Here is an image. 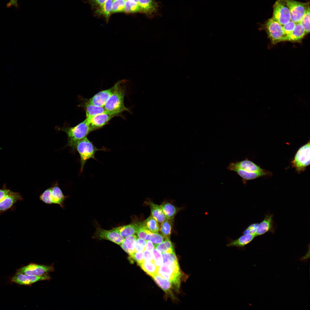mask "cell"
<instances>
[{
  "label": "cell",
  "instance_id": "f1b7e54d",
  "mask_svg": "<svg viewBox=\"0 0 310 310\" xmlns=\"http://www.w3.org/2000/svg\"><path fill=\"white\" fill-rule=\"evenodd\" d=\"M138 264L143 270L152 277L157 274L158 268L154 262L144 261Z\"/></svg>",
  "mask_w": 310,
  "mask_h": 310
},
{
  "label": "cell",
  "instance_id": "8992f818",
  "mask_svg": "<svg viewBox=\"0 0 310 310\" xmlns=\"http://www.w3.org/2000/svg\"><path fill=\"white\" fill-rule=\"evenodd\" d=\"M264 28L272 44L285 41L286 36L282 26L278 22L271 18L265 22Z\"/></svg>",
  "mask_w": 310,
  "mask_h": 310
},
{
  "label": "cell",
  "instance_id": "f35d334b",
  "mask_svg": "<svg viewBox=\"0 0 310 310\" xmlns=\"http://www.w3.org/2000/svg\"><path fill=\"white\" fill-rule=\"evenodd\" d=\"M129 255V259L131 262L135 261L138 264L144 261L143 251H135Z\"/></svg>",
  "mask_w": 310,
  "mask_h": 310
},
{
  "label": "cell",
  "instance_id": "681fc988",
  "mask_svg": "<svg viewBox=\"0 0 310 310\" xmlns=\"http://www.w3.org/2000/svg\"><path fill=\"white\" fill-rule=\"evenodd\" d=\"M107 0H93V3L99 7L102 6Z\"/></svg>",
  "mask_w": 310,
  "mask_h": 310
},
{
  "label": "cell",
  "instance_id": "cb8c5ba5",
  "mask_svg": "<svg viewBox=\"0 0 310 310\" xmlns=\"http://www.w3.org/2000/svg\"><path fill=\"white\" fill-rule=\"evenodd\" d=\"M149 204L151 209L152 216L159 224H161L166 219L160 206L150 202Z\"/></svg>",
  "mask_w": 310,
  "mask_h": 310
},
{
  "label": "cell",
  "instance_id": "ee69618b",
  "mask_svg": "<svg viewBox=\"0 0 310 310\" xmlns=\"http://www.w3.org/2000/svg\"><path fill=\"white\" fill-rule=\"evenodd\" d=\"M259 223H253L249 225L243 232V234L251 233L255 234Z\"/></svg>",
  "mask_w": 310,
  "mask_h": 310
},
{
  "label": "cell",
  "instance_id": "7c38bea8",
  "mask_svg": "<svg viewBox=\"0 0 310 310\" xmlns=\"http://www.w3.org/2000/svg\"><path fill=\"white\" fill-rule=\"evenodd\" d=\"M51 277L48 274L41 276H36L16 273L12 277V282L23 285H30L36 282L50 279Z\"/></svg>",
  "mask_w": 310,
  "mask_h": 310
},
{
  "label": "cell",
  "instance_id": "484cf974",
  "mask_svg": "<svg viewBox=\"0 0 310 310\" xmlns=\"http://www.w3.org/2000/svg\"><path fill=\"white\" fill-rule=\"evenodd\" d=\"M152 278L156 283L164 291L167 292H170L173 286L170 281L162 277L158 274Z\"/></svg>",
  "mask_w": 310,
  "mask_h": 310
},
{
  "label": "cell",
  "instance_id": "7dc6e473",
  "mask_svg": "<svg viewBox=\"0 0 310 310\" xmlns=\"http://www.w3.org/2000/svg\"><path fill=\"white\" fill-rule=\"evenodd\" d=\"M146 247L145 250L152 252L154 247V244L151 241L148 240H146Z\"/></svg>",
  "mask_w": 310,
  "mask_h": 310
},
{
  "label": "cell",
  "instance_id": "f5cc1de1",
  "mask_svg": "<svg viewBox=\"0 0 310 310\" xmlns=\"http://www.w3.org/2000/svg\"><path fill=\"white\" fill-rule=\"evenodd\" d=\"M125 0L126 1V0Z\"/></svg>",
  "mask_w": 310,
  "mask_h": 310
},
{
  "label": "cell",
  "instance_id": "f907efd6",
  "mask_svg": "<svg viewBox=\"0 0 310 310\" xmlns=\"http://www.w3.org/2000/svg\"><path fill=\"white\" fill-rule=\"evenodd\" d=\"M135 2H136L139 5V0H133Z\"/></svg>",
  "mask_w": 310,
  "mask_h": 310
},
{
  "label": "cell",
  "instance_id": "f546056e",
  "mask_svg": "<svg viewBox=\"0 0 310 310\" xmlns=\"http://www.w3.org/2000/svg\"><path fill=\"white\" fill-rule=\"evenodd\" d=\"M173 219H166L160 224V230L161 234L166 238H170Z\"/></svg>",
  "mask_w": 310,
  "mask_h": 310
},
{
  "label": "cell",
  "instance_id": "3957f363",
  "mask_svg": "<svg viewBox=\"0 0 310 310\" xmlns=\"http://www.w3.org/2000/svg\"><path fill=\"white\" fill-rule=\"evenodd\" d=\"M75 149L78 152L80 156L81 172L87 161L92 158L96 160L95 155L98 150H104V149H99L96 148L86 137L78 141L77 143Z\"/></svg>",
  "mask_w": 310,
  "mask_h": 310
},
{
  "label": "cell",
  "instance_id": "ab89813d",
  "mask_svg": "<svg viewBox=\"0 0 310 310\" xmlns=\"http://www.w3.org/2000/svg\"><path fill=\"white\" fill-rule=\"evenodd\" d=\"M52 191V187L45 190L40 196V200L44 203L49 204H52L51 194Z\"/></svg>",
  "mask_w": 310,
  "mask_h": 310
},
{
  "label": "cell",
  "instance_id": "c3c4849f",
  "mask_svg": "<svg viewBox=\"0 0 310 310\" xmlns=\"http://www.w3.org/2000/svg\"><path fill=\"white\" fill-rule=\"evenodd\" d=\"M12 6L18 7V0H10L6 5V7L7 8L10 7Z\"/></svg>",
  "mask_w": 310,
  "mask_h": 310
},
{
  "label": "cell",
  "instance_id": "836d02e7",
  "mask_svg": "<svg viewBox=\"0 0 310 310\" xmlns=\"http://www.w3.org/2000/svg\"><path fill=\"white\" fill-rule=\"evenodd\" d=\"M142 11L139 5L133 0H126L124 11L127 13L135 12Z\"/></svg>",
  "mask_w": 310,
  "mask_h": 310
},
{
  "label": "cell",
  "instance_id": "52a82bcc",
  "mask_svg": "<svg viewBox=\"0 0 310 310\" xmlns=\"http://www.w3.org/2000/svg\"><path fill=\"white\" fill-rule=\"evenodd\" d=\"M290 13V20L295 24L299 23L309 7V2L303 3L294 0H283Z\"/></svg>",
  "mask_w": 310,
  "mask_h": 310
},
{
  "label": "cell",
  "instance_id": "44dd1931",
  "mask_svg": "<svg viewBox=\"0 0 310 310\" xmlns=\"http://www.w3.org/2000/svg\"><path fill=\"white\" fill-rule=\"evenodd\" d=\"M305 34L304 29L300 23H296L293 30L286 37L285 41L299 42L303 38Z\"/></svg>",
  "mask_w": 310,
  "mask_h": 310
},
{
  "label": "cell",
  "instance_id": "e0dca14e",
  "mask_svg": "<svg viewBox=\"0 0 310 310\" xmlns=\"http://www.w3.org/2000/svg\"><path fill=\"white\" fill-rule=\"evenodd\" d=\"M255 237V234L248 233L243 234L236 239H228L226 246L228 247H235L239 249H243L245 246L250 243Z\"/></svg>",
  "mask_w": 310,
  "mask_h": 310
},
{
  "label": "cell",
  "instance_id": "7bdbcfd3",
  "mask_svg": "<svg viewBox=\"0 0 310 310\" xmlns=\"http://www.w3.org/2000/svg\"><path fill=\"white\" fill-rule=\"evenodd\" d=\"M161 254L163 258V263L168 261H178L174 252L171 253H162Z\"/></svg>",
  "mask_w": 310,
  "mask_h": 310
},
{
  "label": "cell",
  "instance_id": "83f0119b",
  "mask_svg": "<svg viewBox=\"0 0 310 310\" xmlns=\"http://www.w3.org/2000/svg\"><path fill=\"white\" fill-rule=\"evenodd\" d=\"M143 223L146 229L152 233H158L160 231L159 224L152 216L145 220Z\"/></svg>",
  "mask_w": 310,
  "mask_h": 310
},
{
  "label": "cell",
  "instance_id": "ffe728a7",
  "mask_svg": "<svg viewBox=\"0 0 310 310\" xmlns=\"http://www.w3.org/2000/svg\"><path fill=\"white\" fill-rule=\"evenodd\" d=\"M51 197L52 204L59 205L64 209V202L67 197L63 194L60 188L57 185L52 187Z\"/></svg>",
  "mask_w": 310,
  "mask_h": 310
},
{
  "label": "cell",
  "instance_id": "7a4b0ae2",
  "mask_svg": "<svg viewBox=\"0 0 310 310\" xmlns=\"http://www.w3.org/2000/svg\"><path fill=\"white\" fill-rule=\"evenodd\" d=\"M157 274L170 281L176 290L179 289L181 275L178 261L163 263L158 268Z\"/></svg>",
  "mask_w": 310,
  "mask_h": 310
},
{
  "label": "cell",
  "instance_id": "74e56055",
  "mask_svg": "<svg viewBox=\"0 0 310 310\" xmlns=\"http://www.w3.org/2000/svg\"><path fill=\"white\" fill-rule=\"evenodd\" d=\"M152 252L154 262L158 268L163 264V260L161 253L155 247H154Z\"/></svg>",
  "mask_w": 310,
  "mask_h": 310
},
{
  "label": "cell",
  "instance_id": "e575fe53",
  "mask_svg": "<svg viewBox=\"0 0 310 310\" xmlns=\"http://www.w3.org/2000/svg\"><path fill=\"white\" fill-rule=\"evenodd\" d=\"M125 0H115L113 1L111 13L124 11Z\"/></svg>",
  "mask_w": 310,
  "mask_h": 310
},
{
  "label": "cell",
  "instance_id": "6da1fadb",
  "mask_svg": "<svg viewBox=\"0 0 310 310\" xmlns=\"http://www.w3.org/2000/svg\"><path fill=\"white\" fill-rule=\"evenodd\" d=\"M68 137L67 146L72 149H75L78 142L92 131L90 127V121L87 118L73 127H66L61 129Z\"/></svg>",
  "mask_w": 310,
  "mask_h": 310
},
{
  "label": "cell",
  "instance_id": "277c9868",
  "mask_svg": "<svg viewBox=\"0 0 310 310\" xmlns=\"http://www.w3.org/2000/svg\"><path fill=\"white\" fill-rule=\"evenodd\" d=\"M122 84L109 98L104 106L107 111L117 115L124 111H129L124 104L125 90L121 86Z\"/></svg>",
  "mask_w": 310,
  "mask_h": 310
},
{
  "label": "cell",
  "instance_id": "7402d4cb",
  "mask_svg": "<svg viewBox=\"0 0 310 310\" xmlns=\"http://www.w3.org/2000/svg\"><path fill=\"white\" fill-rule=\"evenodd\" d=\"M124 238L129 235H135L137 232L136 222L113 228Z\"/></svg>",
  "mask_w": 310,
  "mask_h": 310
},
{
  "label": "cell",
  "instance_id": "30bf717a",
  "mask_svg": "<svg viewBox=\"0 0 310 310\" xmlns=\"http://www.w3.org/2000/svg\"><path fill=\"white\" fill-rule=\"evenodd\" d=\"M54 269L52 266L31 263L18 269L16 273L30 276H41L53 271Z\"/></svg>",
  "mask_w": 310,
  "mask_h": 310
},
{
  "label": "cell",
  "instance_id": "f6af8a7d",
  "mask_svg": "<svg viewBox=\"0 0 310 310\" xmlns=\"http://www.w3.org/2000/svg\"><path fill=\"white\" fill-rule=\"evenodd\" d=\"M12 191L9 189H8L5 184H4L3 187L0 189V201Z\"/></svg>",
  "mask_w": 310,
  "mask_h": 310
},
{
  "label": "cell",
  "instance_id": "d4e9b609",
  "mask_svg": "<svg viewBox=\"0 0 310 310\" xmlns=\"http://www.w3.org/2000/svg\"><path fill=\"white\" fill-rule=\"evenodd\" d=\"M139 5L142 11L148 14L156 11L157 5L154 0H139Z\"/></svg>",
  "mask_w": 310,
  "mask_h": 310
},
{
  "label": "cell",
  "instance_id": "5bb4252c",
  "mask_svg": "<svg viewBox=\"0 0 310 310\" xmlns=\"http://www.w3.org/2000/svg\"><path fill=\"white\" fill-rule=\"evenodd\" d=\"M273 217L272 214L265 215L263 220L258 224L255 233L256 237L263 235L267 232L274 233L275 228Z\"/></svg>",
  "mask_w": 310,
  "mask_h": 310
},
{
  "label": "cell",
  "instance_id": "9c48e42d",
  "mask_svg": "<svg viewBox=\"0 0 310 310\" xmlns=\"http://www.w3.org/2000/svg\"><path fill=\"white\" fill-rule=\"evenodd\" d=\"M123 81L124 80L119 81L111 88L99 92L87 102L95 106L104 107L109 98L119 88Z\"/></svg>",
  "mask_w": 310,
  "mask_h": 310
},
{
  "label": "cell",
  "instance_id": "d6a6232c",
  "mask_svg": "<svg viewBox=\"0 0 310 310\" xmlns=\"http://www.w3.org/2000/svg\"><path fill=\"white\" fill-rule=\"evenodd\" d=\"M147 235L145 240L151 241L154 244H160L163 242L166 238H165L161 234L153 233L147 230Z\"/></svg>",
  "mask_w": 310,
  "mask_h": 310
},
{
  "label": "cell",
  "instance_id": "5b68a950",
  "mask_svg": "<svg viewBox=\"0 0 310 310\" xmlns=\"http://www.w3.org/2000/svg\"><path fill=\"white\" fill-rule=\"evenodd\" d=\"M310 144L309 141L301 146L296 153L291 161L292 167L299 173L305 170L310 163Z\"/></svg>",
  "mask_w": 310,
  "mask_h": 310
},
{
  "label": "cell",
  "instance_id": "1f68e13d",
  "mask_svg": "<svg viewBox=\"0 0 310 310\" xmlns=\"http://www.w3.org/2000/svg\"><path fill=\"white\" fill-rule=\"evenodd\" d=\"M113 0H107L96 11L97 14L104 16L108 20L111 13Z\"/></svg>",
  "mask_w": 310,
  "mask_h": 310
},
{
  "label": "cell",
  "instance_id": "60d3db41",
  "mask_svg": "<svg viewBox=\"0 0 310 310\" xmlns=\"http://www.w3.org/2000/svg\"><path fill=\"white\" fill-rule=\"evenodd\" d=\"M146 245V240L138 237L135 243V251L144 252L145 250Z\"/></svg>",
  "mask_w": 310,
  "mask_h": 310
},
{
  "label": "cell",
  "instance_id": "d590c367",
  "mask_svg": "<svg viewBox=\"0 0 310 310\" xmlns=\"http://www.w3.org/2000/svg\"><path fill=\"white\" fill-rule=\"evenodd\" d=\"M300 23L304 29L305 34L309 33L310 32V7L308 8Z\"/></svg>",
  "mask_w": 310,
  "mask_h": 310
},
{
  "label": "cell",
  "instance_id": "4dcf8cb0",
  "mask_svg": "<svg viewBox=\"0 0 310 310\" xmlns=\"http://www.w3.org/2000/svg\"><path fill=\"white\" fill-rule=\"evenodd\" d=\"M154 245V247L161 253L174 252L173 244L170 238H166L162 243Z\"/></svg>",
  "mask_w": 310,
  "mask_h": 310
},
{
  "label": "cell",
  "instance_id": "d6986e66",
  "mask_svg": "<svg viewBox=\"0 0 310 310\" xmlns=\"http://www.w3.org/2000/svg\"><path fill=\"white\" fill-rule=\"evenodd\" d=\"M84 106L86 118L89 119H91L95 115L101 114L109 113L116 114L107 111L104 107L95 106L89 103L87 101L85 103Z\"/></svg>",
  "mask_w": 310,
  "mask_h": 310
},
{
  "label": "cell",
  "instance_id": "603a6c76",
  "mask_svg": "<svg viewBox=\"0 0 310 310\" xmlns=\"http://www.w3.org/2000/svg\"><path fill=\"white\" fill-rule=\"evenodd\" d=\"M137 237L135 234L127 236L124 238L123 242L120 245L125 252L131 254L135 251V243Z\"/></svg>",
  "mask_w": 310,
  "mask_h": 310
},
{
  "label": "cell",
  "instance_id": "ba28073f",
  "mask_svg": "<svg viewBox=\"0 0 310 310\" xmlns=\"http://www.w3.org/2000/svg\"><path fill=\"white\" fill-rule=\"evenodd\" d=\"M272 18L282 26L290 20L289 9L283 0H277L273 6Z\"/></svg>",
  "mask_w": 310,
  "mask_h": 310
},
{
  "label": "cell",
  "instance_id": "8fae6325",
  "mask_svg": "<svg viewBox=\"0 0 310 310\" xmlns=\"http://www.w3.org/2000/svg\"><path fill=\"white\" fill-rule=\"evenodd\" d=\"M93 238L100 240H107L117 244L120 245L123 241L124 238L113 228L110 230L103 229L97 227Z\"/></svg>",
  "mask_w": 310,
  "mask_h": 310
},
{
  "label": "cell",
  "instance_id": "2e32d148",
  "mask_svg": "<svg viewBox=\"0 0 310 310\" xmlns=\"http://www.w3.org/2000/svg\"><path fill=\"white\" fill-rule=\"evenodd\" d=\"M117 115L103 113L95 115L90 119V125L92 131L98 129L106 124Z\"/></svg>",
  "mask_w": 310,
  "mask_h": 310
},
{
  "label": "cell",
  "instance_id": "816d5d0a",
  "mask_svg": "<svg viewBox=\"0 0 310 310\" xmlns=\"http://www.w3.org/2000/svg\"><path fill=\"white\" fill-rule=\"evenodd\" d=\"M113 0V1H115V0Z\"/></svg>",
  "mask_w": 310,
  "mask_h": 310
},
{
  "label": "cell",
  "instance_id": "bcb514c9",
  "mask_svg": "<svg viewBox=\"0 0 310 310\" xmlns=\"http://www.w3.org/2000/svg\"><path fill=\"white\" fill-rule=\"evenodd\" d=\"M143 252L144 261L154 262L152 252L145 250Z\"/></svg>",
  "mask_w": 310,
  "mask_h": 310
},
{
  "label": "cell",
  "instance_id": "8d00e7d4",
  "mask_svg": "<svg viewBox=\"0 0 310 310\" xmlns=\"http://www.w3.org/2000/svg\"><path fill=\"white\" fill-rule=\"evenodd\" d=\"M137 226V232L138 238L145 240L147 235V230L144 226L143 222H136Z\"/></svg>",
  "mask_w": 310,
  "mask_h": 310
},
{
  "label": "cell",
  "instance_id": "4fadbf2b",
  "mask_svg": "<svg viewBox=\"0 0 310 310\" xmlns=\"http://www.w3.org/2000/svg\"><path fill=\"white\" fill-rule=\"evenodd\" d=\"M228 170L236 172L241 177L244 181L253 180L264 176L272 175V173L265 170L264 171L252 172L244 170L240 168L228 166Z\"/></svg>",
  "mask_w": 310,
  "mask_h": 310
},
{
  "label": "cell",
  "instance_id": "9a60e30c",
  "mask_svg": "<svg viewBox=\"0 0 310 310\" xmlns=\"http://www.w3.org/2000/svg\"><path fill=\"white\" fill-rule=\"evenodd\" d=\"M22 199L20 193L12 191L0 201V214L11 209L18 201Z\"/></svg>",
  "mask_w": 310,
  "mask_h": 310
},
{
  "label": "cell",
  "instance_id": "ac0fdd59",
  "mask_svg": "<svg viewBox=\"0 0 310 310\" xmlns=\"http://www.w3.org/2000/svg\"><path fill=\"white\" fill-rule=\"evenodd\" d=\"M228 166L252 172L261 171L265 170L252 161L247 160L230 163Z\"/></svg>",
  "mask_w": 310,
  "mask_h": 310
},
{
  "label": "cell",
  "instance_id": "b9f144b4",
  "mask_svg": "<svg viewBox=\"0 0 310 310\" xmlns=\"http://www.w3.org/2000/svg\"><path fill=\"white\" fill-rule=\"evenodd\" d=\"M296 24L290 20L289 22L282 26L283 31L286 37L289 36L294 29Z\"/></svg>",
  "mask_w": 310,
  "mask_h": 310
},
{
  "label": "cell",
  "instance_id": "4316f807",
  "mask_svg": "<svg viewBox=\"0 0 310 310\" xmlns=\"http://www.w3.org/2000/svg\"><path fill=\"white\" fill-rule=\"evenodd\" d=\"M166 219H174L178 211V209L168 202H164L160 205Z\"/></svg>",
  "mask_w": 310,
  "mask_h": 310
}]
</instances>
